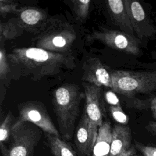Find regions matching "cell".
I'll return each instance as SVG.
<instances>
[{"label": "cell", "mask_w": 156, "mask_h": 156, "mask_svg": "<svg viewBox=\"0 0 156 156\" xmlns=\"http://www.w3.org/2000/svg\"><path fill=\"white\" fill-rule=\"evenodd\" d=\"M74 10L77 16L81 20L87 18L89 13L90 0H71Z\"/></svg>", "instance_id": "obj_18"}, {"label": "cell", "mask_w": 156, "mask_h": 156, "mask_svg": "<svg viewBox=\"0 0 156 156\" xmlns=\"http://www.w3.org/2000/svg\"><path fill=\"white\" fill-rule=\"evenodd\" d=\"M10 72L9 59L5 49L1 46L0 50V79L4 80Z\"/></svg>", "instance_id": "obj_19"}, {"label": "cell", "mask_w": 156, "mask_h": 156, "mask_svg": "<svg viewBox=\"0 0 156 156\" xmlns=\"http://www.w3.org/2000/svg\"><path fill=\"white\" fill-rule=\"evenodd\" d=\"M85 99V113L90 123V129L93 141L96 142L98 129L103 124L104 105L101 97V87L83 82Z\"/></svg>", "instance_id": "obj_9"}, {"label": "cell", "mask_w": 156, "mask_h": 156, "mask_svg": "<svg viewBox=\"0 0 156 156\" xmlns=\"http://www.w3.org/2000/svg\"><path fill=\"white\" fill-rule=\"evenodd\" d=\"M41 130L28 121L12 128L9 145L0 146L2 156H32L41 138Z\"/></svg>", "instance_id": "obj_4"}, {"label": "cell", "mask_w": 156, "mask_h": 156, "mask_svg": "<svg viewBox=\"0 0 156 156\" xmlns=\"http://www.w3.org/2000/svg\"><path fill=\"white\" fill-rule=\"evenodd\" d=\"M82 79L84 82L112 89L111 71L98 58L91 57L86 60L83 66Z\"/></svg>", "instance_id": "obj_10"}, {"label": "cell", "mask_w": 156, "mask_h": 156, "mask_svg": "<svg viewBox=\"0 0 156 156\" xmlns=\"http://www.w3.org/2000/svg\"><path fill=\"white\" fill-rule=\"evenodd\" d=\"M109 110L113 118L116 121L122 124H126L128 122L129 118L124 113L121 106L110 105Z\"/></svg>", "instance_id": "obj_20"}, {"label": "cell", "mask_w": 156, "mask_h": 156, "mask_svg": "<svg viewBox=\"0 0 156 156\" xmlns=\"http://www.w3.org/2000/svg\"><path fill=\"white\" fill-rule=\"evenodd\" d=\"M112 128L109 121H105L98 129L91 156H108L112 140Z\"/></svg>", "instance_id": "obj_14"}, {"label": "cell", "mask_w": 156, "mask_h": 156, "mask_svg": "<svg viewBox=\"0 0 156 156\" xmlns=\"http://www.w3.org/2000/svg\"><path fill=\"white\" fill-rule=\"evenodd\" d=\"M145 127L148 132H149L152 134L156 136V122L155 121L149 122Z\"/></svg>", "instance_id": "obj_25"}, {"label": "cell", "mask_w": 156, "mask_h": 156, "mask_svg": "<svg viewBox=\"0 0 156 156\" xmlns=\"http://www.w3.org/2000/svg\"><path fill=\"white\" fill-rule=\"evenodd\" d=\"M83 97L84 93L75 83L63 84L53 91V108L59 132L65 140H69L73 135L80 104Z\"/></svg>", "instance_id": "obj_2"}, {"label": "cell", "mask_w": 156, "mask_h": 156, "mask_svg": "<svg viewBox=\"0 0 156 156\" xmlns=\"http://www.w3.org/2000/svg\"><path fill=\"white\" fill-rule=\"evenodd\" d=\"M16 29L12 23H1V40H6L16 36Z\"/></svg>", "instance_id": "obj_21"}, {"label": "cell", "mask_w": 156, "mask_h": 156, "mask_svg": "<svg viewBox=\"0 0 156 156\" xmlns=\"http://www.w3.org/2000/svg\"></svg>", "instance_id": "obj_31"}, {"label": "cell", "mask_w": 156, "mask_h": 156, "mask_svg": "<svg viewBox=\"0 0 156 156\" xmlns=\"http://www.w3.org/2000/svg\"><path fill=\"white\" fill-rule=\"evenodd\" d=\"M131 130L124 125H115L112 130L110 151L108 156H122L131 145Z\"/></svg>", "instance_id": "obj_11"}, {"label": "cell", "mask_w": 156, "mask_h": 156, "mask_svg": "<svg viewBox=\"0 0 156 156\" xmlns=\"http://www.w3.org/2000/svg\"><path fill=\"white\" fill-rule=\"evenodd\" d=\"M111 74L112 90L129 98L156 91V71L113 70Z\"/></svg>", "instance_id": "obj_3"}, {"label": "cell", "mask_w": 156, "mask_h": 156, "mask_svg": "<svg viewBox=\"0 0 156 156\" xmlns=\"http://www.w3.org/2000/svg\"><path fill=\"white\" fill-rule=\"evenodd\" d=\"M16 6L13 4H7L4 5H0V9H1V15H6L7 13H10L11 12H13L15 10Z\"/></svg>", "instance_id": "obj_24"}, {"label": "cell", "mask_w": 156, "mask_h": 156, "mask_svg": "<svg viewBox=\"0 0 156 156\" xmlns=\"http://www.w3.org/2000/svg\"><path fill=\"white\" fill-rule=\"evenodd\" d=\"M113 90L112 91H107L104 93V98L107 102H108L110 105L115 106H121L120 102Z\"/></svg>", "instance_id": "obj_23"}, {"label": "cell", "mask_w": 156, "mask_h": 156, "mask_svg": "<svg viewBox=\"0 0 156 156\" xmlns=\"http://www.w3.org/2000/svg\"><path fill=\"white\" fill-rule=\"evenodd\" d=\"M87 40L99 41L111 48L129 55L140 56L143 54V43L135 35L121 30H96L87 36Z\"/></svg>", "instance_id": "obj_6"}, {"label": "cell", "mask_w": 156, "mask_h": 156, "mask_svg": "<svg viewBox=\"0 0 156 156\" xmlns=\"http://www.w3.org/2000/svg\"><path fill=\"white\" fill-rule=\"evenodd\" d=\"M150 108L152 112V114L156 113V96H155L150 102Z\"/></svg>", "instance_id": "obj_26"}, {"label": "cell", "mask_w": 156, "mask_h": 156, "mask_svg": "<svg viewBox=\"0 0 156 156\" xmlns=\"http://www.w3.org/2000/svg\"><path fill=\"white\" fill-rule=\"evenodd\" d=\"M135 35L143 43L156 37V24L140 0H124Z\"/></svg>", "instance_id": "obj_8"}, {"label": "cell", "mask_w": 156, "mask_h": 156, "mask_svg": "<svg viewBox=\"0 0 156 156\" xmlns=\"http://www.w3.org/2000/svg\"><path fill=\"white\" fill-rule=\"evenodd\" d=\"M48 146L54 156H78L71 146L59 136L44 132Z\"/></svg>", "instance_id": "obj_16"}, {"label": "cell", "mask_w": 156, "mask_h": 156, "mask_svg": "<svg viewBox=\"0 0 156 156\" xmlns=\"http://www.w3.org/2000/svg\"><path fill=\"white\" fill-rule=\"evenodd\" d=\"M152 58H153L156 59V45H155V49L152 52Z\"/></svg>", "instance_id": "obj_28"}, {"label": "cell", "mask_w": 156, "mask_h": 156, "mask_svg": "<svg viewBox=\"0 0 156 156\" xmlns=\"http://www.w3.org/2000/svg\"><path fill=\"white\" fill-rule=\"evenodd\" d=\"M135 152V149L133 147H130L127 152H126L122 156H132Z\"/></svg>", "instance_id": "obj_27"}, {"label": "cell", "mask_w": 156, "mask_h": 156, "mask_svg": "<svg viewBox=\"0 0 156 156\" xmlns=\"http://www.w3.org/2000/svg\"><path fill=\"white\" fill-rule=\"evenodd\" d=\"M74 140L77 149L82 155H91L94 142L91 137L89 121L85 112L76 129Z\"/></svg>", "instance_id": "obj_12"}, {"label": "cell", "mask_w": 156, "mask_h": 156, "mask_svg": "<svg viewBox=\"0 0 156 156\" xmlns=\"http://www.w3.org/2000/svg\"><path fill=\"white\" fill-rule=\"evenodd\" d=\"M11 64L24 76L33 79L57 74L75 66L74 57L68 53L49 51L38 47L15 48L7 55Z\"/></svg>", "instance_id": "obj_1"}, {"label": "cell", "mask_w": 156, "mask_h": 156, "mask_svg": "<svg viewBox=\"0 0 156 156\" xmlns=\"http://www.w3.org/2000/svg\"><path fill=\"white\" fill-rule=\"evenodd\" d=\"M46 18V13L36 7L23 8L19 11L20 21L25 27H35L40 26L43 27L48 21Z\"/></svg>", "instance_id": "obj_15"}, {"label": "cell", "mask_w": 156, "mask_h": 156, "mask_svg": "<svg viewBox=\"0 0 156 156\" xmlns=\"http://www.w3.org/2000/svg\"><path fill=\"white\" fill-rule=\"evenodd\" d=\"M135 147L144 156H156V147L144 145L139 143H135Z\"/></svg>", "instance_id": "obj_22"}, {"label": "cell", "mask_w": 156, "mask_h": 156, "mask_svg": "<svg viewBox=\"0 0 156 156\" xmlns=\"http://www.w3.org/2000/svg\"><path fill=\"white\" fill-rule=\"evenodd\" d=\"M8 1L9 0H0V2H1V5H4V4H8Z\"/></svg>", "instance_id": "obj_29"}, {"label": "cell", "mask_w": 156, "mask_h": 156, "mask_svg": "<svg viewBox=\"0 0 156 156\" xmlns=\"http://www.w3.org/2000/svg\"><path fill=\"white\" fill-rule=\"evenodd\" d=\"M73 27L67 23L47 21L35 38L37 47L59 53H68L76 40Z\"/></svg>", "instance_id": "obj_5"}, {"label": "cell", "mask_w": 156, "mask_h": 156, "mask_svg": "<svg viewBox=\"0 0 156 156\" xmlns=\"http://www.w3.org/2000/svg\"><path fill=\"white\" fill-rule=\"evenodd\" d=\"M13 123L12 112H9L0 126V146L5 145L9 140Z\"/></svg>", "instance_id": "obj_17"}, {"label": "cell", "mask_w": 156, "mask_h": 156, "mask_svg": "<svg viewBox=\"0 0 156 156\" xmlns=\"http://www.w3.org/2000/svg\"><path fill=\"white\" fill-rule=\"evenodd\" d=\"M132 156H137V155H133Z\"/></svg>", "instance_id": "obj_30"}, {"label": "cell", "mask_w": 156, "mask_h": 156, "mask_svg": "<svg viewBox=\"0 0 156 156\" xmlns=\"http://www.w3.org/2000/svg\"><path fill=\"white\" fill-rule=\"evenodd\" d=\"M108 13L114 23L121 30L135 35L126 7L124 0H105Z\"/></svg>", "instance_id": "obj_13"}, {"label": "cell", "mask_w": 156, "mask_h": 156, "mask_svg": "<svg viewBox=\"0 0 156 156\" xmlns=\"http://www.w3.org/2000/svg\"><path fill=\"white\" fill-rule=\"evenodd\" d=\"M19 116L13 123L12 128L26 121L40 127L44 132L59 136V131L54 124L45 105L41 102L29 101L18 106Z\"/></svg>", "instance_id": "obj_7"}]
</instances>
